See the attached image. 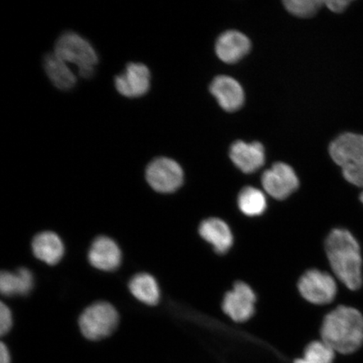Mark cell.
<instances>
[{
    "label": "cell",
    "mask_w": 363,
    "mask_h": 363,
    "mask_svg": "<svg viewBox=\"0 0 363 363\" xmlns=\"http://www.w3.org/2000/svg\"><path fill=\"white\" fill-rule=\"evenodd\" d=\"M262 184L271 197L283 201L296 191L299 180L291 167L284 162H277L262 174Z\"/></svg>",
    "instance_id": "cell-8"
},
{
    "label": "cell",
    "mask_w": 363,
    "mask_h": 363,
    "mask_svg": "<svg viewBox=\"0 0 363 363\" xmlns=\"http://www.w3.org/2000/svg\"><path fill=\"white\" fill-rule=\"evenodd\" d=\"M360 199H361V201H362V203H363V192L361 194Z\"/></svg>",
    "instance_id": "cell-26"
},
{
    "label": "cell",
    "mask_w": 363,
    "mask_h": 363,
    "mask_svg": "<svg viewBox=\"0 0 363 363\" xmlns=\"http://www.w3.org/2000/svg\"><path fill=\"white\" fill-rule=\"evenodd\" d=\"M199 231L201 237L211 244L217 253L225 254L233 247V233L229 225L219 218L203 220Z\"/></svg>",
    "instance_id": "cell-15"
},
{
    "label": "cell",
    "mask_w": 363,
    "mask_h": 363,
    "mask_svg": "<svg viewBox=\"0 0 363 363\" xmlns=\"http://www.w3.org/2000/svg\"><path fill=\"white\" fill-rule=\"evenodd\" d=\"M121 251L116 242L107 237H99L94 240L89 252V260L95 269L113 271L120 267Z\"/></svg>",
    "instance_id": "cell-12"
},
{
    "label": "cell",
    "mask_w": 363,
    "mask_h": 363,
    "mask_svg": "<svg viewBox=\"0 0 363 363\" xmlns=\"http://www.w3.org/2000/svg\"><path fill=\"white\" fill-rule=\"evenodd\" d=\"M0 363H13L10 349L4 342L0 344Z\"/></svg>",
    "instance_id": "cell-25"
},
{
    "label": "cell",
    "mask_w": 363,
    "mask_h": 363,
    "mask_svg": "<svg viewBox=\"0 0 363 363\" xmlns=\"http://www.w3.org/2000/svg\"><path fill=\"white\" fill-rule=\"evenodd\" d=\"M43 67L50 80L56 88L69 90L74 87L77 78L74 72L67 65V62L59 58L55 53L45 54Z\"/></svg>",
    "instance_id": "cell-18"
},
{
    "label": "cell",
    "mask_w": 363,
    "mask_h": 363,
    "mask_svg": "<svg viewBox=\"0 0 363 363\" xmlns=\"http://www.w3.org/2000/svg\"><path fill=\"white\" fill-rule=\"evenodd\" d=\"M298 288L303 298L318 306L333 302L337 294V285L333 277L318 269L308 270L302 275Z\"/></svg>",
    "instance_id": "cell-6"
},
{
    "label": "cell",
    "mask_w": 363,
    "mask_h": 363,
    "mask_svg": "<svg viewBox=\"0 0 363 363\" xmlns=\"http://www.w3.org/2000/svg\"><path fill=\"white\" fill-rule=\"evenodd\" d=\"M54 53L65 62L78 67L79 74L84 79L94 74V67L99 62L96 52L87 40L74 33H66L59 38Z\"/></svg>",
    "instance_id": "cell-4"
},
{
    "label": "cell",
    "mask_w": 363,
    "mask_h": 363,
    "mask_svg": "<svg viewBox=\"0 0 363 363\" xmlns=\"http://www.w3.org/2000/svg\"><path fill=\"white\" fill-rule=\"evenodd\" d=\"M251 42L247 35L237 30L221 34L216 45L218 57L226 63L238 62L250 52Z\"/></svg>",
    "instance_id": "cell-14"
},
{
    "label": "cell",
    "mask_w": 363,
    "mask_h": 363,
    "mask_svg": "<svg viewBox=\"0 0 363 363\" xmlns=\"http://www.w3.org/2000/svg\"><path fill=\"white\" fill-rule=\"evenodd\" d=\"M256 302V294L252 289L246 283L238 282L225 295L222 308L231 320L242 323L253 316Z\"/></svg>",
    "instance_id": "cell-9"
},
{
    "label": "cell",
    "mask_w": 363,
    "mask_h": 363,
    "mask_svg": "<svg viewBox=\"0 0 363 363\" xmlns=\"http://www.w3.org/2000/svg\"><path fill=\"white\" fill-rule=\"evenodd\" d=\"M284 6L292 15L301 18H308L315 15L325 4L320 0H287Z\"/></svg>",
    "instance_id": "cell-22"
},
{
    "label": "cell",
    "mask_w": 363,
    "mask_h": 363,
    "mask_svg": "<svg viewBox=\"0 0 363 363\" xmlns=\"http://www.w3.org/2000/svg\"><path fill=\"white\" fill-rule=\"evenodd\" d=\"M230 157L244 174H252L264 165V147L260 143H246L238 140L230 147Z\"/></svg>",
    "instance_id": "cell-11"
},
{
    "label": "cell",
    "mask_w": 363,
    "mask_h": 363,
    "mask_svg": "<svg viewBox=\"0 0 363 363\" xmlns=\"http://www.w3.org/2000/svg\"><path fill=\"white\" fill-rule=\"evenodd\" d=\"M13 326V318L10 308L1 302L0 305V335L1 337L10 333Z\"/></svg>",
    "instance_id": "cell-23"
},
{
    "label": "cell",
    "mask_w": 363,
    "mask_h": 363,
    "mask_svg": "<svg viewBox=\"0 0 363 363\" xmlns=\"http://www.w3.org/2000/svg\"><path fill=\"white\" fill-rule=\"evenodd\" d=\"M325 252L334 274L351 290L362 283V259L357 240L348 230L335 229L325 240Z\"/></svg>",
    "instance_id": "cell-1"
},
{
    "label": "cell",
    "mask_w": 363,
    "mask_h": 363,
    "mask_svg": "<svg viewBox=\"0 0 363 363\" xmlns=\"http://www.w3.org/2000/svg\"><path fill=\"white\" fill-rule=\"evenodd\" d=\"M151 74L149 68L143 63L130 62L125 72L116 77V89L126 98H139L150 89Z\"/></svg>",
    "instance_id": "cell-10"
},
{
    "label": "cell",
    "mask_w": 363,
    "mask_h": 363,
    "mask_svg": "<svg viewBox=\"0 0 363 363\" xmlns=\"http://www.w3.org/2000/svg\"><path fill=\"white\" fill-rule=\"evenodd\" d=\"M34 286V277L29 269H18L16 272L3 271L0 274V292L4 296H26Z\"/></svg>",
    "instance_id": "cell-17"
},
{
    "label": "cell",
    "mask_w": 363,
    "mask_h": 363,
    "mask_svg": "<svg viewBox=\"0 0 363 363\" xmlns=\"http://www.w3.org/2000/svg\"><path fill=\"white\" fill-rule=\"evenodd\" d=\"M238 207L244 215L251 217L259 216L267 208L265 194L256 188H245L239 194Z\"/></svg>",
    "instance_id": "cell-20"
},
{
    "label": "cell",
    "mask_w": 363,
    "mask_h": 363,
    "mask_svg": "<svg viewBox=\"0 0 363 363\" xmlns=\"http://www.w3.org/2000/svg\"><path fill=\"white\" fill-rule=\"evenodd\" d=\"M118 324L119 314L116 308L107 302L93 303L82 313L79 320L82 335L91 342L111 337Z\"/></svg>",
    "instance_id": "cell-5"
},
{
    "label": "cell",
    "mask_w": 363,
    "mask_h": 363,
    "mask_svg": "<svg viewBox=\"0 0 363 363\" xmlns=\"http://www.w3.org/2000/svg\"><path fill=\"white\" fill-rule=\"evenodd\" d=\"M320 335L335 352H356L363 345V316L356 308L339 306L325 316Z\"/></svg>",
    "instance_id": "cell-2"
},
{
    "label": "cell",
    "mask_w": 363,
    "mask_h": 363,
    "mask_svg": "<svg viewBox=\"0 0 363 363\" xmlns=\"http://www.w3.org/2000/svg\"><path fill=\"white\" fill-rule=\"evenodd\" d=\"M350 3L351 1L348 0H337V1H325V4L331 11L342 13L346 10Z\"/></svg>",
    "instance_id": "cell-24"
},
{
    "label": "cell",
    "mask_w": 363,
    "mask_h": 363,
    "mask_svg": "<svg viewBox=\"0 0 363 363\" xmlns=\"http://www.w3.org/2000/svg\"><path fill=\"white\" fill-rule=\"evenodd\" d=\"M146 179L151 187L158 193L170 194L178 190L184 183V172L172 159L158 157L149 163Z\"/></svg>",
    "instance_id": "cell-7"
},
{
    "label": "cell",
    "mask_w": 363,
    "mask_h": 363,
    "mask_svg": "<svg viewBox=\"0 0 363 363\" xmlns=\"http://www.w3.org/2000/svg\"><path fill=\"white\" fill-rule=\"evenodd\" d=\"M335 351L323 340H316L308 345L303 357L294 363H333Z\"/></svg>",
    "instance_id": "cell-21"
},
{
    "label": "cell",
    "mask_w": 363,
    "mask_h": 363,
    "mask_svg": "<svg viewBox=\"0 0 363 363\" xmlns=\"http://www.w3.org/2000/svg\"><path fill=\"white\" fill-rule=\"evenodd\" d=\"M333 161L342 169L349 183L363 188V135L346 133L340 135L330 146Z\"/></svg>",
    "instance_id": "cell-3"
},
{
    "label": "cell",
    "mask_w": 363,
    "mask_h": 363,
    "mask_svg": "<svg viewBox=\"0 0 363 363\" xmlns=\"http://www.w3.org/2000/svg\"><path fill=\"white\" fill-rule=\"evenodd\" d=\"M129 289L133 296L148 306H156L160 301V289L155 279L148 274H139L130 281Z\"/></svg>",
    "instance_id": "cell-19"
},
{
    "label": "cell",
    "mask_w": 363,
    "mask_h": 363,
    "mask_svg": "<svg viewBox=\"0 0 363 363\" xmlns=\"http://www.w3.org/2000/svg\"><path fill=\"white\" fill-rule=\"evenodd\" d=\"M65 250L61 238L52 231L36 235L33 242L34 255L48 265H55L60 262Z\"/></svg>",
    "instance_id": "cell-16"
},
{
    "label": "cell",
    "mask_w": 363,
    "mask_h": 363,
    "mask_svg": "<svg viewBox=\"0 0 363 363\" xmlns=\"http://www.w3.org/2000/svg\"><path fill=\"white\" fill-rule=\"evenodd\" d=\"M211 92L225 111L233 112L243 106L244 91L238 82L228 76H218L212 82Z\"/></svg>",
    "instance_id": "cell-13"
}]
</instances>
